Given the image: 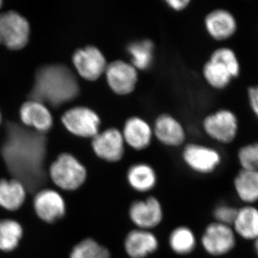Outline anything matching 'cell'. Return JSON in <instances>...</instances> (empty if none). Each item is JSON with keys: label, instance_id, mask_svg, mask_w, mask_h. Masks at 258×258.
Masks as SVG:
<instances>
[{"label": "cell", "instance_id": "8992f818", "mask_svg": "<svg viewBox=\"0 0 258 258\" xmlns=\"http://www.w3.org/2000/svg\"><path fill=\"white\" fill-rule=\"evenodd\" d=\"M183 161L190 170L200 175L213 174L221 165V154L214 148L198 144L186 145L183 150Z\"/></svg>", "mask_w": 258, "mask_h": 258}, {"label": "cell", "instance_id": "484cf974", "mask_svg": "<svg viewBox=\"0 0 258 258\" xmlns=\"http://www.w3.org/2000/svg\"><path fill=\"white\" fill-rule=\"evenodd\" d=\"M203 76L208 84L215 89L227 88L234 79L225 66L210 59L204 66Z\"/></svg>", "mask_w": 258, "mask_h": 258}, {"label": "cell", "instance_id": "52a82bcc", "mask_svg": "<svg viewBox=\"0 0 258 258\" xmlns=\"http://www.w3.org/2000/svg\"><path fill=\"white\" fill-rule=\"evenodd\" d=\"M33 208L42 222L54 224L60 221L67 213V205L62 193L57 189H43L33 197Z\"/></svg>", "mask_w": 258, "mask_h": 258}, {"label": "cell", "instance_id": "ffe728a7", "mask_svg": "<svg viewBox=\"0 0 258 258\" xmlns=\"http://www.w3.org/2000/svg\"><path fill=\"white\" fill-rule=\"evenodd\" d=\"M20 118L25 125L35 128L43 134L52 126V115L46 106L35 100L23 103L20 108Z\"/></svg>", "mask_w": 258, "mask_h": 258}, {"label": "cell", "instance_id": "e0dca14e", "mask_svg": "<svg viewBox=\"0 0 258 258\" xmlns=\"http://www.w3.org/2000/svg\"><path fill=\"white\" fill-rule=\"evenodd\" d=\"M125 144L134 150L142 151L150 145L152 131L147 122L139 117H131L125 121L121 132Z\"/></svg>", "mask_w": 258, "mask_h": 258}, {"label": "cell", "instance_id": "4fadbf2b", "mask_svg": "<svg viewBox=\"0 0 258 258\" xmlns=\"http://www.w3.org/2000/svg\"><path fill=\"white\" fill-rule=\"evenodd\" d=\"M104 74L112 91L120 96L133 92L138 81L137 69L132 63L121 60L108 63Z\"/></svg>", "mask_w": 258, "mask_h": 258}, {"label": "cell", "instance_id": "2e32d148", "mask_svg": "<svg viewBox=\"0 0 258 258\" xmlns=\"http://www.w3.org/2000/svg\"><path fill=\"white\" fill-rule=\"evenodd\" d=\"M125 180L133 191L139 194H148L157 186L158 175L150 164L139 162L129 166L125 173Z\"/></svg>", "mask_w": 258, "mask_h": 258}, {"label": "cell", "instance_id": "44dd1931", "mask_svg": "<svg viewBox=\"0 0 258 258\" xmlns=\"http://www.w3.org/2000/svg\"><path fill=\"white\" fill-rule=\"evenodd\" d=\"M234 191L243 205L258 203V172L240 169L232 181Z\"/></svg>", "mask_w": 258, "mask_h": 258}, {"label": "cell", "instance_id": "9a60e30c", "mask_svg": "<svg viewBox=\"0 0 258 258\" xmlns=\"http://www.w3.org/2000/svg\"><path fill=\"white\" fill-rule=\"evenodd\" d=\"M205 24L209 35L217 41L230 38L235 35L237 29L234 15L224 9L210 12L205 18Z\"/></svg>", "mask_w": 258, "mask_h": 258}, {"label": "cell", "instance_id": "83f0119b", "mask_svg": "<svg viewBox=\"0 0 258 258\" xmlns=\"http://www.w3.org/2000/svg\"><path fill=\"white\" fill-rule=\"evenodd\" d=\"M210 60L217 61L225 66L234 79L238 77L240 73V66L237 55L233 50L228 47H221L212 52Z\"/></svg>", "mask_w": 258, "mask_h": 258}, {"label": "cell", "instance_id": "30bf717a", "mask_svg": "<svg viewBox=\"0 0 258 258\" xmlns=\"http://www.w3.org/2000/svg\"><path fill=\"white\" fill-rule=\"evenodd\" d=\"M62 122L71 134L83 138L92 139L99 132L101 118L91 108L77 106L64 113Z\"/></svg>", "mask_w": 258, "mask_h": 258}, {"label": "cell", "instance_id": "4316f807", "mask_svg": "<svg viewBox=\"0 0 258 258\" xmlns=\"http://www.w3.org/2000/svg\"><path fill=\"white\" fill-rule=\"evenodd\" d=\"M154 44L150 40L131 43L128 51L132 57V64L137 70H145L150 66L153 60Z\"/></svg>", "mask_w": 258, "mask_h": 258}, {"label": "cell", "instance_id": "d4e9b609", "mask_svg": "<svg viewBox=\"0 0 258 258\" xmlns=\"http://www.w3.org/2000/svg\"><path fill=\"white\" fill-rule=\"evenodd\" d=\"M23 227L12 219H0V251L11 252L23 238Z\"/></svg>", "mask_w": 258, "mask_h": 258}, {"label": "cell", "instance_id": "cb8c5ba5", "mask_svg": "<svg viewBox=\"0 0 258 258\" xmlns=\"http://www.w3.org/2000/svg\"><path fill=\"white\" fill-rule=\"evenodd\" d=\"M69 258H111V252L96 239L84 237L73 246Z\"/></svg>", "mask_w": 258, "mask_h": 258}, {"label": "cell", "instance_id": "ba28073f", "mask_svg": "<svg viewBox=\"0 0 258 258\" xmlns=\"http://www.w3.org/2000/svg\"><path fill=\"white\" fill-rule=\"evenodd\" d=\"M203 128L210 138L220 144L232 143L238 132V120L233 112L222 109L204 119Z\"/></svg>", "mask_w": 258, "mask_h": 258}, {"label": "cell", "instance_id": "7a4b0ae2", "mask_svg": "<svg viewBox=\"0 0 258 258\" xmlns=\"http://www.w3.org/2000/svg\"><path fill=\"white\" fill-rule=\"evenodd\" d=\"M79 86L72 71L63 64H50L39 70L30 93L31 100L59 106L74 99Z\"/></svg>", "mask_w": 258, "mask_h": 258}, {"label": "cell", "instance_id": "3957f363", "mask_svg": "<svg viewBox=\"0 0 258 258\" xmlns=\"http://www.w3.org/2000/svg\"><path fill=\"white\" fill-rule=\"evenodd\" d=\"M49 177L55 189L64 192H76L86 186L87 167L71 152L60 153L49 167Z\"/></svg>", "mask_w": 258, "mask_h": 258}, {"label": "cell", "instance_id": "836d02e7", "mask_svg": "<svg viewBox=\"0 0 258 258\" xmlns=\"http://www.w3.org/2000/svg\"><path fill=\"white\" fill-rule=\"evenodd\" d=\"M2 3H2V1H0V8H1V6H2Z\"/></svg>", "mask_w": 258, "mask_h": 258}, {"label": "cell", "instance_id": "f1b7e54d", "mask_svg": "<svg viewBox=\"0 0 258 258\" xmlns=\"http://www.w3.org/2000/svg\"><path fill=\"white\" fill-rule=\"evenodd\" d=\"M241 169L258 172V142L242 146L237 152Z\"/></svg>", "mask_w": 258, "mask_h": 258}, {"label": "cell", "instance_id": "6da1fadb", "mask_svg": "<svg viewBox=\"0 0 258 258\" xmlns=\"http://www.w3.org/2000/svg\"><path fill=\"white\" fill-rule=\"evenodd\" d=\"M0 153L10 176L23 183L28 195L40 190L55 189L49 177L48 147L46 137L15 123H10Z\"/></svg>", "mask_w": 258, "mask_h": 258}, {"label": "cell", "instance_id": "603a6c76", "mask_svg": "<svg viewBox=\"0 0 258 258\" xmlns=\"http://www.w3.org/2000/svg\"><path fill=\"white\" fill-rule=\"evenodd\" d=\"M168 244L173 253L179 256H187L195 252L198 245L196 234L188 226L174 227L169 233Z\"/></svg>", "mask_w": 258, "mask_h": 258}, {"label": "cell", "instance_id": "5b68a950", "mask_svg": "<svg viewBox=\"0 0 258 258\" xmlns=\"http://www.w3.org/2000/svg\"><path fill=\"white\" fill-rule=\"evenodd\" d=\"M128 217L135 228L153 231L164 220V208L159 199L149 195L134 200L130 204Z\"/></svg>", "mask_w": 258, "mask_h": 258}, {"label": "cell", "instance_id": "4dcf8cb0", "mask_svg": "<svg viewBox=\"0 0 258 258\" xmlns=\"http://www.w3.org/2000/svg\"><path fill=\"white\" fill-rule=\"evenodd\" d=\"M249 106L258 119V86H251L247 90Z\"/></svg>", "mask_w": 258, "mask_h": 258}, {"label": "cell", "instance_id": "ac0fdd59", "mask_svg": "<svg viewBox=\"0 0 258 258\" xmlns=\"http://www.w3.org/2000/svg\"><path fill=\"white\" fill-rule=\"evenodd\" d=\"M154 134L158 140L167 147H179L185 141L182 125L169 114H162L158 117L154 123Z\"/></svg>", "mask_w": 258, "mask_h": 258}, {"label": "cell", "instance_id": "7402d4cb", "mask_svg": "<svg viewBox=\"0 0 258 258\" xmlns=\"http://www.w3.org/2000/svg\"><path fill=\"white\" fill-rule=\"evenodd\" d=\"M26 189L16 179H0V208L8 212L18 211L26 200Z\"/></svg>", "mask_w": 258, "mask_h": 258}, {"label": "cell", "instance_id": "7c38bea8", "mask_svg": "<svg viewBox=\"0 0 258 258\" xmlns=\"http://www.w3.org/2000/svg\"><path fill=\"white\" fill-rule=\"evenodd\" d=\"M73 62L80 76L90 81L99 79L105 74L108 66L103 52L93 45L76 50L73 56Z\"/></svg>", "mask_w": 258, "mask_h": 258}, {"label": "cell", "instance_id": "1f68e13d", "mask_svg": "<svg viewBox=\"0 0 258 258\" xmlns=\"http://www.w3.org/2000/svg\"><path fill=\"white\" fill-rule=\"evenodd\" d=\"M166 3L172 9L180 11L184 9L189 4L190 2L189 0H168Z\"/></svg>", "mask_w": 258, "mask_h": 258}, {"label": "cell", "instance_id": "d6a6232c", "mask_svg": "<svg viewBox=\"0 0 258 258\" xmlns=\"http://www.w3.org/2000/svg\"><path fill=\"white\" fill-rule=\"evenodd\" d=\"M253 242V249L254 253H255L256 256H257V257L258 258V237L254 241V242Z\"/></svg>", "mask_w": 258, "mask_h": 258}, {"label": "cell", "instance_id": "8fae6325", "mask_svg": "<svg viewBox=\"0 0 258 258\" xmlns=\"http://www.w3.org/2000/svg\"><path fill=\"white\" fill-rule=\"evenodd\" d=\"M91 147L95 155L106 162H119L124 157V139L117 128H110L98 132L92 138Z\"/></svg>", "mask_w": 258, "mask_h": 258}, {"label": "cell", "instance_id": "e575fe53", "mask_svg": "<svg viewBox=\"0 0 258 258\" xmlns=\"http://www.w3.org/2000/svg\"><path fill=\"white\" fill-rule=\"evenodd\" d=\"M0 121H1V114H0Z\"/></svg>", "mask_w": 258, "mask_h": 258}, {"label": "cell", "instance_id": "9c48e42d", "mask_svg": "<svg viewBox=\"0 0 258 258\" xmlns=\"http://www.w3.org/2000/svg\"><path fill=\"white\" fill-rule=\"evenodd\" d=\"M29 35L30 26L23 16L13 11L0 14V43L18 50L26 45Z\"/></svg>", "mask_w": 258, "mask_h": 258}, {"label": "cell", "instance_id": "d6986e66", "mask_svg": "<svg viewBox=\"0 0 258 258\" xmlns=\"http://www.w3.org/2000/svg\"><path fill=\"white\" fill-rule=\"evenodd\" d=\"M232 227L237 238L254 242L258 237L257 207L242 205L239 208Z\"/></svg>", "mask_w": 258, "mask_h": 258}, {"label": "cell", "instance_id": "277c9868", "mask_svg": "<svg viewBox=\"0 0 258 258\" xmlns=\"http://www.w3.org/2000/svg\"><path fill=\"white\" fill-rule=\"evenodd\" d=\"M237 240L232 226L212 221L204 229L200 243L208 255L222 257L231 253L236 248Z\"/></svg>", "mask_w": 258, "mask_h": 258}, {"label": "cell", "instance_id": "f546056e", "mask_svg": "<svg viewBox=\"0 0 258 258\" xmlns=\"http://www.w3.org/2000/svg\"><path fill=\"white\" fill-rule=\"evenodd\" d=\"M238 208L227 203H220L212 210L213 221L223 224V225L232 226L235 221Z\"/></svg>", "mask_w": 258, "mask_h": 258}, {"label": "cell", "instance_id": "5bb4252c", "mask_svg": "<svg viewBox=\"0 0 258 258\" xmlns=\"http://www.w3.org/2000/svg\"><path fill=\"white\" fill-rule=\"evenodd\" d=\"M159 240L153 231L134 228L127 232L123 248L128 258H147L159 249Z\"/></svg>", "mask_w": 258, "mask_h": 258}]
</instances>
